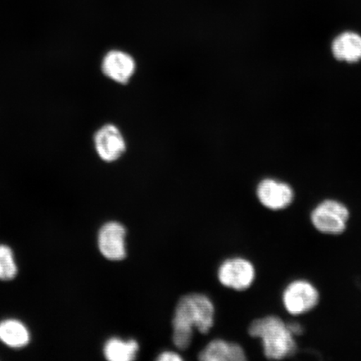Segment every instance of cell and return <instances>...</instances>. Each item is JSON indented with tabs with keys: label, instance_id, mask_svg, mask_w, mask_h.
Wrapping results in <instances>:
<instances>
[{
	"label": "cell",
	"instance_id": "6da1fadb",
	"mask_svg": "<svg viewBox=\"0 0 361 361\" xmlns=\"http://www.w3.org/2000/svg\"><path fill=\"white\" fill-rule=\"evenodd\" d=\"M214 307L211 300L200 293L185 295L176 307L173 319V342L180 350L190 345L192 329L206 334L214 326Z\"/></svg>",
	"mask_w": 361,
	"mask_h": 361
},
{
	"label": "cell",
	"instance_id": "7a4b0ae2",
	"mask_svg": "<svg viewBox=\"0 0 361 361\" xmlns=\"http://www.w3.org/2000/svg\"><path fill=\"white\" fill-rule=\"evenodd\" d=\"M248 332L252 337L260 338L263 341L266 357L282 360L293 354L297 349L295 338L288 329L287 324L277 317L268 316L255 320Z\"/></svg>",
	"mask_w": 361,
	"mask_h": 361
},
{
	"label": "cell",
	"instance_id": "3957f363",
	"mask_svg": "<svg viewBox=\"0 0 361 361\" xmlns=\"http://www.w3.org/2000/svg\"><path fill=\"white\" fill-rule=\"evenodd\" d=\"M349 216V210L343 203L326 200L315 207L310 218L320 233L338 235L345 231Z\"/></svg>",
	"mask_w": 361,
	"mask_h": 361
},
{
	"label": "cell",
	"instance_id": "277c9868",
	"mask_svg": "<svg viewBox=\"0 0 361 361\" xmlns=\"http://www.w3.org/2000/svg\"><path fill=\"white\" fill-rule=\"evenodd\" d=\"M319 295L313 284L296 281L288 284L283 293L284 308L293 315L303 314L318 305Z\"/></svg>",
	"mask_w": 361,
	"mask_h": 361
},
{
	"label": "cell",
	"instance_id": "5b68a950",
	"mask_svg": "<svg viewBox=\"0 0 361 361\" xmlns=\"http://www.w3.org/2000/svg\"><path fill=\"white\" fill-rule=\"evenodd\" d=\"M94 147L103 161L114 162L125 154L126 139L116 125L106 124L94 133Z\"/></svg>",
	"mask_w": 361,
	"mask_h": 361
},
{
	"label": "cell",
	"instance_id": "8992f818",
	"mask_svg": "<svg viewBox=\"0 0 361 361\" xmlns=\"http://www.w3.org/2000/svg\"><path fill=\"white\" fill-rule=\"evenodd\" d=\"M255 278V269L250 261L233 259L220 266L219 279L224 286L236 290H245L251 286Z\"/></svg>",
	"mask_w": 361,
	"mask_h": 361
},
{
	"label": "cell",
	"instance_id": "52a82bcc",
	"mask_svg": "<svg viewBox=\"0 0 361 361\" xmlns=\"http://www.w3.org/2000/svg\"><path fill=\"white\" fill-rule=\"evenodd\" d=\"M137 70L135 59L120 49L108 51L102 61V71L108 79L126 85L133 78Z\"/></svg>",
	"mask_w": 361,
	"mask_h": 361
},
{
	"label": "cell",
	"instance_id": "ba28073f",
	"mask_svg": "<svg viewBox=\"0 0 361 361\" xmlns=\"http://www.w3.org/2000/svg\"><path fill=\"white\" fill-rule=\"evenodd\" d=\"M126 229L124 226L116 222L103 225L98 234V247L106 259L119 261L125 259Z\"/></svg>",
	"mask_w": 361,
	"mask_h": 361
},
{
	"label": "cell",
	"instance_id": "9c48e42d",
	"mask_svg": "<svg viewBox=\"0 0 361 361\" xmlns=\"http://www.w3.org/2000/svg\"><path fill=\"white\" fill-rule=\"evenodd\" d=\"M257 196L265 207L271 210H282L293 200V191L290 185L274 179H264L257 188Z\"/></svg>",
	"mask_w": 361,
	"mask_h": 361
},
{
	"label": "cell",
	"instance_id": "30bf717a",
	"mask_svg": "<svg viewBox=\"0 0 361 361\" xmlns=\"http://www.w3.org/2000/svg\"><path fill=\"white\" fill-rule=\"evenodd\" d=\"M198 358L203 361H243L245 360V353L242 347L237 344H230L222 340H215L209 343L201 351Z\"/></svg>",
	"mask_w": 361,
	"mask_h": 361
},
{
	"label": "cell",
	"instance_id": "8fae6325",
	"mask_svg": "<svg viewBox=\"0 0 361 361\" xmlns=\"http://www.w3.org/2000/svg\"><path fill=\"white\" fill-rule=\"evenodd\" d=\"M334 56L338 61L355 63L361 60V36L351 31L338 35L332 44Z\"/></svg>",
	"mask_w": 361,
	"mask_h": 361
},
{
	"label": "cell",
	"instance_id": "7c38bea8",
	"mask_svg": "<svg viewBox=\"0 0 361 361\" xmlns=\"http://www.w3.org/2000/svg\"><path fill=\"white\" fill-rule=\"evenodd\" d=\"M0 341L13 349L25 347L30 341V333L24 323L15 319L0 322Z\"/></svg>",
	"mask_w": 361,
	"mask_h": 361
},
{
	"label": "cell",
	"instance_id": "4fadbf2b",
	"mask_svg": "<svg viewBox=\"0 0 361 361\" xmlns=\"http://www.w3.org/2000/svg\"><path fill=\"white\" fill-rule=\"evenodd\" d=\"M138 350V343L134 340L112 338L104 346V355L111 361H130L137 357Z\"/></svg>",
	"mask_w": 361,
	"mask_h": 361
},
{
	"label": "cell",
	"instance_id": "5bb4252c",
	"mask_svg": "<svg viewBox=\"0 0 361 361\" xmlns=\"http://www.w3.org/2000/svg\"><path fill=\"white\" fill-rule=\"evenodd\" d=\"M18 267L11 248L0 245V281H8L16 277Z\"/></svg>",
	"mask_w": 361,
	"mask_h": 361
},
{
	"label": "cell",
	"instance_id": "9a60e30c",
	"mask_svg": "<svg viewBox=\"0 0 361 361\" xmlns=\"http://www.w3.org/2000/svg\"><path fill=\"white\" fill-rule=\"evenodd\" d=\"M157 360L159 361H179L183 360V358L180 356L175 353V352L171 351H166L164 353H161L159 356H158Z\"/></svg>",
	"mask_w": 361,
	"mask_h": 361
},
{
	"label": "cell",
	"instance_id": "2e32d148",
	"mask_svg": "<svg viewBox=\"0 0 361 361\" xmlns=\"http://www.w3.org/2000/svg\"><path fill=\"white\" fill-rule=\"evenodd\" d=\"M288 329L292 333L293 336H300L302 334V326L297 323L287 324Z\"/></svg>",
	"mask_w": 361,
	"mask_h": 361
}]
</instances>
